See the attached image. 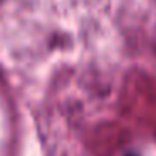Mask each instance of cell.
<instances>
[{
  "label": "cell",
  "mask_w": 156,
  "mask_h": 156,
  "mask_svg": "<svg viewBox=\"0 0 156 156\" xmlns=\"http://www.w3.org/2000/svg\"><path fill=\"white\" fill-rule=\"evenodd\" d=\"M126 156H138V154H134V153H128Z\"/></svg>",
  "instance_id": "6da1fadb"
}]
</instances>
